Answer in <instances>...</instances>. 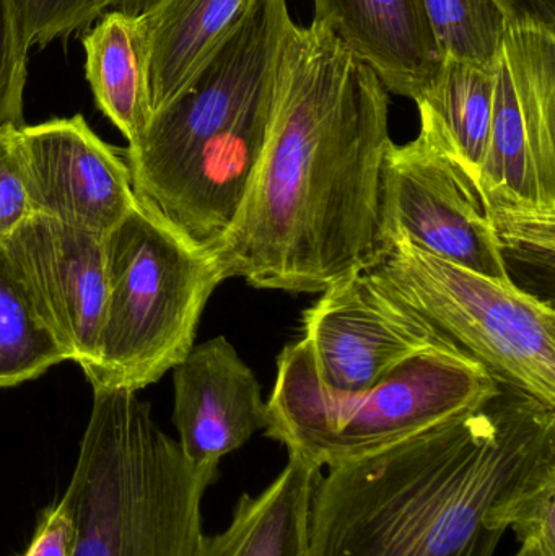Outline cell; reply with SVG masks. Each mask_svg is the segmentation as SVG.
Masks as SVG:
<instances>
[{"mask_svg": "<svg viewBox=\"0 0 555 556\" xmlns=\"http://www.w3.org/2000/svg\"><path fill=\"white\" fill-rule=\"evenodd\" d=\"M390 93L319 23L290 25L269 130L237 220L212 257L222 278L321 293L380 253Z\"/></svg>", "mask_w": 555, "mask_h": 556, "instance_id": "1", "label": "cell"}, {"mask_svg": "<svg viewBox=\"0 0 555 556\" xmlns=\"http://www.w3.org/2000/svg\"><path fill=\"white\" fill-rule=\"evenodd\" d=\"M555 480V408L499 382L481 404L318 477L310 556H494Z\"/></svg>", "mask_w": 555, "mask_h": 556, "instance_id": "2", "label": "cell"}, {"mask_svg": "<svg viewBox=\"0 0 555 556\" xmlns=\"http://www.w3.org/2000/svg\"><path fill=\"white\" fill-rule=\"evenodd\" d=\"M217 480L195 469L129 389H93V407L65 493L74 556H194L201 505Z\"/></svg>", "mask_w": 555, "mask_h": 556, "instance_id": "3", "label": "cell"}, {"mask_svg": "<svg viewBox=\"0 0 555 556\" xmlns=\"http://www.w3.org/2000/svg\"><path fill=\"white\" fill-rule=\"evenodd\" d=\"M497 389L475 358L453 345L419 353L367 391H332L300 339L277 356L264 433L289 454L328 469L420 433Z\"/></svg>", "mask_w": 555, "mask_h": 556, "instance_id": "4", "label": "cell"}, {"mask_svg": "<svg viewBox=\"0 0 555 556\" xmlns=\"http://www.w3.org/2000/svg\"><path fill=\"white\" fill-rule=\"evenodd\" d=\"M108 293L91 388L139 392L159 382L194 346L202 311L224 281L198 250L137 202L104 237Z\"/></svg>", "mask_w": 555, "mask_h": 556, "instance_id": "5", "label": "cell"}, {"mask_svg": "<svg viewBox=\"0 0 555 556\" xmlns=\"http://www.w3.org/2000/svg\"><path fill=\"white\" fill-rule=\"evenodd\" d=\"M494 113L478 185L502 251L553 267L555 26L505 23L494 59Z\"/></svg>", "mask_w": 555, "mask_h": 556, "instance_id": "6", "label": "cell"}, {"mask_svg": "<svg viewBox=\"0 0 555 556\" xmlns=\"http://www.w3.org/2000/svg\"><path fill=\"white\" fill-rule=\"evenodd\" d=\"M368 269L495 381L555 408V313L550 303L517 283H499L404 240L384 244Z\"/></svg>", "mask_w": 555, "mask_h": 556, "instance_id": "7", "label": "cell"}, {"mask_svg": "<svg viewBox=\"0 0 555 556\" xmlns=\"http://www.w3.org/2000/svg\"><path fill=\"white\" fill-rule=\"evenodd\" d=\"M292 23L287 0H250L188 87L153 114L139 146L124 149L133 182L172 168L244 119L273 91Z\"/></svg>", "mask_w": 555, "mask_h": 556, "instance_id": "8", "label": "cell"}, {"mask_svg": "<svg viewBox=\"0 0 555 556\" xmlns=\"http://www.w3.org/2000/svg\"><path fill=\"white\" fill-rule=\"evenodd\" d=\"M404 240L446 263L512 285L478 181L427 132L391 143L381 168L378 244Z\"/></svg>", "mask_w": 555, "mask_h": 556, "instance_id": "9", "label": "cell"}, {"mask_svg": "<svg viewBox=\"0 0 555 556\" xmlns=\"http://www.w3.org/2000/svg\"><path fill=\"white\" fill-rule=\"evenodd\" d=\"M302 324L319 379L332 391H367L419 353L456 345L370 269L328 285Z\"/></svg>", "mask_w": 555, "mask_h": 556, "instance_id": "10", "label": "cell"}, {"mask_svg": "<svg viewBox=\"0 0 555 556\" xmlns=\"http://www.w3.org/2000/svg\"><path fill=\"white\" fill-rule=\"evenodd\" d=\"M18 152L33 214L106 237L136 207L126 153L81 114L20 127Z\"/></svg>", "mask_w": 555, "mask_h": 556, "instance_id": "11", "label": "cell"}, {"mask_svg": "<svg viewBox=\"0 0 555 556\" xmlns=\"http://www.w3.org/2000/svg\"><path fill=\"white\" fill-rule=\"evenodd\" d=\"M0 248L67 362L87 371L106 304L104 237L33 214Z\"/></svg>", "mask_w": 555, "mask_h": 556, "instance_id": "12", "label": "cell"}, {"mask_svg": "<svg viewBox=\"0 0 555 556\" xmlns=\"http://www.w3.org/2000/svg\"><path fill=\"white\" fill-rule=\"evenodd\" d=\"M273 91L234 129L165 172L134 181L137 202L205 253L240 214L269 130Z\"/></svg>", "mask_w": 555, "mask_h": 556, "instance_id": "13", "label": "cell"}, {"mask_svg": "<svg viewBox=\"0 0 555 556\" xmlns=\"http://www.w3.org/2000/svg\"><path fill=\"white\" fill-rule=\"evenodd\" d=\"M173 425L186 459L218 477L220 460L266 427L256 375L224 336L194 345L173 368Z\"/></svg>", "mask_w": 555, "mask_h": 556, "instance_id": "14", "label": "cell"}, {"mask_svg": "<svg viewBox=\"0 0 555 556\" xmlns=\"http://www.w3.org/2000/svg\"><path fill=\"white\" fill-rule=\"evenodd\" d=\"M313 22L367 64L388 93L416 100L442 68L424 0H313Z\"/></svg>", "mask_w": 555, "mask_h": 556, "instance_id": "15", "label": "cell"}, {"mask_svg": "<svg viewBox=\"0 0 555 556\" xmlns=\"http://www.w3.org/2000/svg\"><path fill=\"white\" fill-rule=\"evenodd\" d=\"M321 469L297 454L269 486L240 496L230 525L202 534L194 556H310V515Z\"/></svg>", "mask_w": 555, "mask_h": 556, "instance_id": "16", "label": "cell"}, {"mask_svg": "<svg viewBox=\"0 0 555 556\" xmlns=\"http://www.w3.org/2000/svg\"><path fill=\"white\" fill-rule=\"evenodd\" d=\"M85 74L98 110L136 149L152 121L149 28L142 15L104 12L84 36Z\"/></svg>", "mask_w": 555, "mask_h": 556, "instance_id": "17", "label": "cell"}, {"mask_svg": "<svg viewBox=\"0 0 555 556\" xmlns=\"http://www.w3.org/2000/svg\"><path fill=\"white\" fill-rule=\"evenodd\" d=\"M250 0H159L149 28L153 114L172 103L240 18Z\"/></svg>", "mask_w": 555, "mask_h": 556, "instance_id": "18", "label": "cell"}, {"mask_svg": "<svg viewBox=\"0 0 555 556\" xmlns=\"http://www.w3.org/2000/svg\"><path fill=\"white\" fill-rule=\"evenodd\" d=\"M494 65L445 58L437 77L414 100L420 130L439 140L478 181L494 113Z\"/></svg>", "mask_w": 555, "mask_h": 556, "instance_id": "19", "label": "cell"}, {"mask_svg": "<svg viewBox=\"0 0 555 556\" xmlns=\"http://www.w3.org/2000/svg\"><path fill=\"white\" fill-rule=\"evenodd\" d=\"M67 362L51 330L9 269L0 248V388H13Z\"/></svg>", "mask_w": 555, "mask_h": 556, "instance_id": "20", "label": "cell"}, {"mask_svg": "<svg viewBox=\"0 0 555 556\" xmlns=\"http://www.w3.org/2000/svg\"><path fill=\"white\" fill-rule=\"evenodd\" d=\"M445 58L492 67L505 29L494 0H424Z\"/></svg>", "mask_w": 555, "mask_h": 556, "instance_id": "21", "label": "cell"}, {"mask_svg": "<svg viewBox=\"0 0 555 556\" xmlns=\"http://www.w3.org/2000/svg\"><path fill=\"white\" fill-rule=\"evenodd\" d=\"M29 48L15 0H0V129L25 126Z\"/></svg>", "mask_w": 555, "mask_h": 556, "instance_id": "22", "label": "cell"}, {"mask_svg": "<svg viewBox=\"0 0 555 556\" xmlns=\"http://www.w3.org/2000/svg\"><path fill=\"white\" fill-rule=\"evenodd\" d=\"M29 51L87 29L100 16V0H15Z\"/></svg>", "mask_w": 555, "mask_h": 556, "instance_id": "23", "label": "cell"}, {"mask_svg": "<svg viewBox=\"0 0 555 556\" xmlns=\"http://www.w3.org/2000/svg\"><path fill=\"white\" fill-rule=\"evenodd\" d=\"M18 129L16 126L0 129V243L33 215L20 160Z\"/></svg>", "mask_w": 555, "mask_h": 556, "instance_id": "24", "label": "cell"}, {"mask_svg": "<svg viewBox=\"0 0 555 556\" xmlns=\"http://www.w3.org/2000/svg\"><path fill=\"white\" fill-rule=\"evenodd\" d=\"M524 551L537 556H555V480L520 500L510 516Z\"/></svg>", "mask_w": 555, "mask_h": 556, "instance_id": "25", "label": "cell"}, {"mask_svg": "<svg viewBox=\"0 0 555 556\" xmlns=\"http://www.w3.org/2000/svg\"><path fill=\"white\" fill-rule=\"evenodd\" d=\"M75 511L67 493L49 505L36 522L31 541L18 556H74Z\"/></svg>", "mask_w": 555, "mask_h": 556, "instance_id": "26", "label": "cell"}, {"mask_svg": "<svg viewBox=\"0 0 555 556\" xmlns=\"http://www.w3.org/2000/svg\"><path fill=\"white\" fill-rule=\"evenodd\" d=\"M505 23L538 22L555 26V0H494Z\"/></svg>", "mask_w": 555, "mask_h": 556, "instance_id": "27", "label": "cell"}, {"mask_svg": "<svg viewBox=\"0 0 555 556\" xmlns=\"http://www.w3.org/2000/svg\"><path fill=\"white\" fill-rule=\"evenodd\" d=\"M159 0H100V16L104 12H126L142 15Z\"/></svg>", "mask_w": 555, "mask_h": 556, "instance_id": "28", "label": "cell"}, {"mask_svg": "<svg viewBox=\"0 0 555 556\" xmlns=\"http://www.w3.org/2000/svg\"><path fill=\"white\" fill-rule=\"evenodd\" d=\"M515 556H537V555L531 554V552L524 551V548H520V552H518V554Z\"/></svg>", "mask_w": 555, "mask_h": 556, "instance_id": "29", "label": "cell"}]
</instances>
